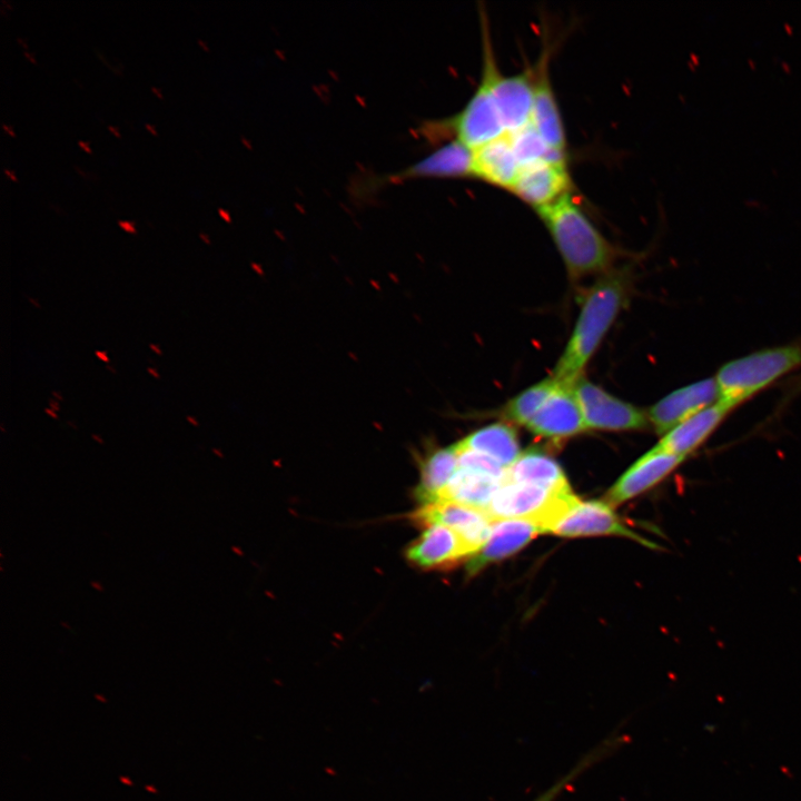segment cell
I'll list each match as a JSON object with an SVG mask.
<instances>
[{
  "mask_svg": "<svg viewBox=\"0 0 801 801\" xmlns=\"http://www.w3.org/2000/svg\"><path fill=\"white\" fill-rule=\"evenodd\" d=\"M627 297L623 275L607 273L586 293L570 339L552 377L573 386L614 323Z\"/></svg>",
  "mask_w": 801,
  "mask_h": 801,
  "instance_id": "6da1fadb",
  "label": "cell"
},
{
  "mask_svg": "<svg viewBox=\"0 0 801 801\" xmlns=\"http://www.w3.org/2000/svg\"><path fill=\"white\" fill-rule=\"evenodd\" d=\"M537 214L572 276L609 273L615 249L571 195Z\"/></svg>",
  "mask_w": 801,
  "mask_h": 801,
  "instance_id": "7a4b0ae2",
  "label": "cell"
},
{
  "mask_svg": "<svg viewBox=\"0 0 801 801\" xmlns=\"http://www.w3.org/2000/svg\"><path fill=\"white\" fill-rule=\"evenodd\" d=\"M801 366V346L765 348L725 363L714 376L719 400L730 408Z\"/></svg>",
  "mask_w": 801,
  "mask_h": 801,
  "instance_id": "3957f363",
  "label": "cell"
},
{
  "mask_svg": "<svg viewBox=\"0 0 801 801\" xmlns=\"http://www.w3.org/2000/svg\"><path fill=\"white\" fill-rule=\"evenodd\" d=\"M578 498L571 490L555 491L542 486L504 481L485 513L493 520H524L536 524L542 533L553 525Z\"/></svg>",
  "mask_w": 801,
  "mask_h": 801,
  "instance_id": "277c9868",
  "label": "cell"
},
{
  "mask_svg": "<svg viewBox=\"0 0 801 801\" xmlns=\"http://www.w3.org/2000/svg\"><path fill=\"white\" fill-rule=\"evenodd\" d=\"M481 20L483 53L481 79L487 83L506 134L510 135L531 122L535 87L534 69L507 76L502 73L495 59L484 10Z\"/></svg>",
  "mask_w": 801,
  "mask_h": 801,
  "instance_id": "5b68a950",
  "label": "cell"
},
{
  "mask_svg": "<svg viewBox=\"0 0 801 801\" xmlns=\"http://www.w3.org/2000/svg\"><path fill=\"white\" fill-rule=\"evenodd\" d=\"M586 429L640 431L649 424L646 413L581 377L573 385Z\"/></svg>",
  "mask_w": 801,
  "mask_h": 801,
  "instance_id": "8992f818",
  "label": "cell"
},
{
  "mask_svg": "<svg viewBox=\"0 0 801 801\" xmlns=\"http://www.w3.org/2000/svg\"><path fill=\"white\" fill-rule=\"evenodd\" d=\"M571 186L565 158H547L522 166L511 191L538 212L571 195Z\"/></svg>",
  "mask_w": 801,
  "mask_h": 801,
  "instance_id": "52a82bcc",
  "label": "cell"
},
{
  "mask_svg": "<svg viewBox=\"0 0 801 801\" xmlns=\"http://www.w3.org/2000/svg\"><path fill=\"white\" fill-rule=\"evenodd\" d=\"M550 533L563 537L617 535L652 546L649 541L629 528L605 501L578 500L553 525Z\"/></svg>",
  "mask_w": 801,
  "mask_h": 801,
  "instance_id": "ba28073f",
  "label": "cell"
},
{
  "mask_svg": "<svg viewBox=\"0 0 801 801\" xmlns=\"http://www.w3.org/2000/svg\"><path fill=\"white\" fill-rule=\"evenodd\" d=\"M413 517L426 526L438 524L453 530L473 554L487 541L494 522L483 511L446 500L422 505Z\"/></svg>",
  "mask_w": 801,
  "mask_h": 801,
  "instance_id": "9c48e42d",
  "label": "cell"
},
{
  "mask_svg": "<svg viewBox=\"0 0 801 801\" xmlns=\"http://www.w3.org/2000/svg\"><path fill=\"white\" fill-rule=\"evenodd\" d=\"M719 388L714 377L705 378L668 394L651 406L647 416L656 433L666 434L678 424L715 404Z\"/></svg>",
  "mask_w": 801,
  "mask_h": 801,
  "instance_id": "30bf717a",
  "label": "cell"
},
{
  "mask_svg": "<svg viewBox=\"0 0 801 801\" xmlns=\"http://www.w3.org/2000/svg\"><path fill=\"white\" fill-rule=\"evenodd\" d=\"M429 178H474L473 149L455 139L445 141L423 159L392 174L386 180L402 182Z\"/></svg>",
  "mask_w": 801,
  "mask_h": 801,
  "instance_id": "8fae6325",
  "label": "cell"
},
{
  "mask_svg": "<svg viewBox=\"0 0 801 801\" xmlns=\"http://www.w3.org/2000/svg\"><path fill=\"white\" fill-rule=\"evenodd\" d=\"M525 427L536 436L557 441L584 432L586 427L573 386L558 383Z\"/></svg>",
  "mask_w": 801,
  "mask_h": 801,
  "instance_id": "7c38bea8",
  "label": "cell"
},
{
  "mask_svg": "<svg viewBox=\"0 0 801 801\" xmlns=\"http://www.w3.org/2000/svg\"><path fill=\"white\" fill-rule=\"evenodd\" d=\"M550 50L544 46L534 66L535 87L531 123L545 144L553 150L565 154L566 136L558 103L550 80Z\"/></svg>",
  "mask_w": 801,
  "mask_h": 801,
  "instance_id": "4fadbf2b",
  "label": "cell"
},
{
  "mask_svg": "<svg viewBox=\"0 0 801 801\" xmlns=\"http://www.w3.org/2000/svg\"><path fill=\"white\" fill-rule=\"evenodd\" d=\"M683 461V457L654 446L616 481L607 492L605 502L613 507L644 493L664 479Z\"/></svg>",
  "mask_w": 801,
  "mask_h": 801,
  "instance_id": "5bb4252c",
  "label": "cell"
},
{
  "mask_svg": "<svg viewBox=\"0 0 801 801\" xmlns=\"http://www.w3.org/2000/svg\"><path fill=\"white\" fill-rule=\"evenodd\" d=\"M541 533V528L530 521H494L485 544L469 556L466 565L467 574L472 576L488 564L511 556Z\"/></svg>",
  "mask_w": 801,
  "mask_h": 801,
  "instance_id": "9a60e30c",
  "label": "cell"
},
{
  "mask_svg": "<svg viewBox=\"0 0 801 801\" xmlns=\"http://www.w3.org/2000/svg\"><path fill=\"white\" fill-rule=\"evenodd\" d=\"M473 552L453 530L433 524L406 551L407 558L421 568L443 567L472 556Z\"/></svg>",
  "mask_w": 801,
  "mask_h": 801,
  "instance_id": "2e32d148",
  "label": "cell"
},
{
  "mask_svg": "<svg viewBox=\"0 0 801 801\" xmlns=\"http://www.w3.org/2000/svg\"><path fill=\"white\" fill-rule=\"evenodd\" d=\"M731 409L718 400L678 424L664 434L655 446L663 452L685 458L709 438Z\"/></svg>",
  "mask_w": 801,
  "mask_h": 801,
  "instance_id": "e0dca14e",
  "label": "cell"
},
{
  "mask_svg": "<svg viewBox=\"0 0 801 801\" xmlns=\"http://www.w3.org/2000/svg\"><path fill=\"white\" fill-rule=\"evenodd\" d=\"M473 154L474 178L511 190L520 172L521 164L508 135L473 149Z\"/></svg>",
  "mask_w": 801,
  "mask_h": 801,
  "instance_id": "ac0fdd59",
  "label": "cell"
},
{
  "mask_svg": "<svg viewBox=\"0 0 801 801\" xmlns=\"http://www.w3.org/2000/svg\"><path fill=\"white\" fill-rule=\"evenodd\" d=\"M462 449L486 455L507 469L521 455L515 429L496 423L482 427L457 442Z\"/></svg>",
  "mask_w": 801,
  "mask_h": 801,
  "instance_id": "d6986e66",
  "label": "cell"
},
{
  "mask_svg": "<svg viewBox=\"0 0 801 801\" xmlns=\"http://www.w3.org/2000/svg\"><path fill=\"white\" fill-rule=\"evenodd\" d=\"M421 476L416 497L422 505L441 500L444 490L458 468L456 444L428 452L419 463Z\"/></svg>",
  "mask_w": 801,
  "mask_h": 801,
  "instance_id": "ffe728a7",
  "label": "cell"
},
{
  "mask_svg": "<svg viewBox=\"0 0 801 801\" xmlns=\"http://www.w3.org/2000/svg\"><path fill=\"white\" fill-rule=\"evenodd\" d=\"M505 481L527 483L555 491L571 490L562 467L551 456L527 451L506 469Z\"/></svg>",
  "mask_w": 801,
  "mask_h": 801,
  "instance_id": "44dd1931",
  "label": "cell"
},
{
  "mask_svg": "<svg viewBox=\"0 0 801 801\" xmlns=\"http://www.w3.org/2000/svg\"><path fill=\"white\" fill-rule=\"evenodd\" d=\"M503 482L476 471L458 467L441 500L456 502L485 512Z\"/></svg>",
  "mask_w": 801,
  "mask_h": 801,
  "instance_id": "7402d4cb",
  "label": "cell"
},
{
  "mask_svg": "<svg viewBox=\"0 0 801 801\" xmlns=\"http://www.w3.org/2000/svg\"><path fill=\"white\" fill-rule=\"evenodd\" d=\"M558 382L552 376L535 384L510 399L503 411V417L516 425L526 426L541 409Z\"/></svg>",
  "mask_w": 801,
  "mask_h": 801,
  "instance_id": "603a6c76",
  "label": "cell"
},
{
  "mask_svg": "<svg viewBox=\"0 0 801 801\" xmlns=\"http://www.w3.org/2000/svg\"><path fill=\"white\" fill-rule=\"evenodd\" d=\"M508 136L521 167L542 159L565 158L564 152L555 151L545 144L531 122Z\"/></svg>",
  "mask_w": 801,
  "mask_h": 801,
  "instance_id": "cb8c5ba5",
  "label": "cell"
},
{
  "mask_svg": "<svg viewBox=\"0 0 801 801\" xmlns=\"http://www.w3.org/2000/svg\"><path fill=\"white\" fill-rule=\"evenodd\" d=\"M620 739L621 738H612L604 741L601 745L592 750L585 758H583L570 772H567L533 801H555L557 797L582 773L609 754L616 746Z\"/></svg>",
  "mask_w": 801,
  "mask_h": 801,
  "instance_id": "d4e9b609",
  "label": "cell"
},
{
  "mask_svg": "<svg viewBox=\"0 0 801 801\" xmlns=\"http://www.w3.org/2000/svg\"><path fill=\"white\" fill-rule=\"evenodd\" d=\"M117 224L123 231H126L128 234H132V235L137 234V229H136L134 221L119 219L117 221Z\"/></svg>",
  "mask_w": 801,
  "mask_h": 801,
  "instance_id": "484cf974",
  "label": "cell"
},
{
  "mask_svg": "<svg viewBox=\"0 0 801 801\" xmlns=\"http://www.w3.org/2000/svg\"><path fill=\"white\" fill-rule=\"evenodd\" d=\"M72 168L75 169V171H76L77 174H79L81 177H83V178H86V179H93V180H97V179H98V176H97L95 172H91V171L85 172V171L82 170V168H80V167L77 166V165H72Z\"/></svg>",
  "mask_w": 801,
  "mask_h": 801,
  "instance_id": "4316f807",
  "label": "cell"
},
{
  "mask_svg": "<svg viewBox=\"0 0 801 801\" xmlns=\"http://www.w3.org/2000/svg\"><path fill=\"white\" fill-rule=\"evenodd\" d=\"M95 356H96L99 360H101V362H103V363H106V364H109V362H110V358H109L108 353H107L106 350L96 349V350H95Z\"/></svg>",
  "mask_w": 801,
  "mask_h": 801,
  "instance_id": "83f0119b",
  "label": "cell"
},
{
  "mask_svg": "<svg viewBox=\"0 0 801 801\" xmlns=\"http://www.w3.org/2000/svg\"><path fill=\"white\" fill-rule=\"evenodd\" d=\"M48 407H50L51 409H53L55 412L58 413V412H60V402H58L53 398H50L48 402Z\"/></svg>",
  "mask_w": 801,
  "mask_h": 801,
  "instance_id": "f1b7e54d",
  "label": "cell"
},
{
  "mask_svg": "<svg viewBox=\"0 0 801 801\" xmlns=\"http://www.w3.org/2000/svg\"><path fill=\"white\" fill-rule=\"evenodd\" d=\"M149 349H150L154 354H156V355H158V356H161V355H162V349H161V347H160L158 344L150 343V344H149Z\"/></svg>",
  "mask_w": 801,
  "mask_h": 801,
  "instance_id": "f546056e",
  "label": "cell"
},
{
  "mask_svg": "<svg viewBox=\"0 0 801 801\" xmlns=\"http://www.w3.org/2000/svg\"><path fill=\"white\" fill-rule=\"evenodd\" d=\"M147 373H148L151 377H154V378H156V379H159V378H160L159 372H158L154 366H148V367H147Z\"/></svg>",
  "mask_w": 801,
  "mask_h": 801,
  "instance_id": "4dcf8cb0",
  "label": "cell"
},
{
  "mask_svg": "<svg viewBox=\"0 0 801 801\" xmlns=\"http://www.w3.org/2000/svg\"><path fill=\"white\" fill-rule=\"evenodd\" d=\"M186 421H187L190 425H192V426H195V427H198V426H199L198 419H197L195 416H192V415H187V416H186Z\"/></svg>",
  "mask_w": 801,
  "mask_h": 801,
  "instance_id": "1f68e13d",
  "label": "cell"
},
{
  "mask_svg": "<svg viewBox=\"0 0 801 801\" xmlns=\"http://www.w3.org/2000/svg\"><path fill=\"white\" fill-rule=\"evenodd\" d=\"M1 128L6 131L7 135L14 137V131L9 125L2 122Z\"/></svg>",
  "mask_w": 801,
  "mask_h": 801,
  "instance_id": "d6a6232c",
  "label": "cell"
},
{
  "mask_svg": "<svg viewBox=\"0 0 801 801\" xmlns=\"http://www.w3.org/2000/svg\"><path fill=\"white\" fill-rule=\"evenodd\" d=\"M44 413H46L49 417H51V418H53V419H58V413L55 412L53 409H51L50 407H46V408H44Z\"/></svg>",
  "mask_w": 801,
  "mask_h": 801,
  "instance_id": "836d02e7",
  "label": "cell"
},
{
  "mask_svg": "<svg viewBox=\"0 0 801 801\" xmlns=\"http://www.w3.org/2000/svg\"><path fill=\"white\" fill-rule=\"evenodd\" d=\"M51 396H52L53 399H56V400H58V402H62V400H63V395H62L59 390H52V392H51Z\"/></svg>",
  "mask_w": 801,
  "mask_h": 801,
  "instance_id": "e575fe53",
  "label": "cell"
},
{
  "mask_svg": "<svg viewBox=\"0 0 801 801\" xmlns=\"http://www.w3.org/2000/svg\"><path fill=\"white\" fill-rule=\"evenodd\" d=\"M22 53H23L24 58H27L30 62H32V63H38L37 60H36V58L31 55L30 51L23 50Z\"/></svg>",
  "mask_w": 801,
  "mask_h": 801,
  "instance_id": "d590c367",
  "label": "cell"
},
{
  "mask_svg": "<svg viewBox=\"0 0 801 801\" xmlns=\"http://www.w3.org/2000/svg\"><path fill=\"white\" fill-rule=\"evenodd\" d=\"M3 174H4V175L7 176V178H9L10 180H12V181H18V179L16 178V176H14V175L12 174V171L9 170L8 168H3Z\"/></svg>",
  "mask_w": 801,
  "mask_h": 801,
  "instance_id": "8d00e7d4",
  "label": "cell"
},
{
  "mask_svg": "<svg viewBox=\"0 0 801 801\" xmlns=\"http://www.w3.org/2000/svg\"><path fill=\"white\" fill-rule=\"evenodd\" d=\"M49 207H50L51 209H55V211H57V212L60 214V215H65V214H66V211L63 210V208L57 206V204H51V202H49Z\"/></svg>",
  "mask_w": 801,
  "mask_h": 801,
  "instance_id": "74e56055",
  "label": "cell"
},
{
  "mask_svg": "<svg viewBox=\"0 0 801 801\" xmlns=\"http://www.w3.org/2000/svg\"><path fill=\"white\" fill-rule=\"evenodd\" d=\"M78 145H79V147H81L86 152H88V154L91 152V151H90V148H89V146H88V144H87L86 141L78 140Z\"/></svg>",
  "mask_w": 801,
  "mask_h": 801,
  "instance_id": "f35d334b",
  "label": "cell"
},
{
  "mask_svg": "<svg viewBox=\"0 0 801 801\" xmlns=\"http://www.w3.org/2000/svg\"><path fill=\"white\" fill-rule=\"evenodd\" d=\"M28 301L36 308H40V301L37 298L28 297Z\"/></svg>",
  "mask_w": 801,
  "mask_h": 801,
  "instance_id": "ab89813d",
  "label": "cell"
},
{
  "mask_svg": "<svg viewBox=\"0 0 801 801\" xmlns=\"http://www.w3.org/2000/svg\"><path fill=\"white\" fill-rule=\"evenodd\" d=\"M198 236L205 244H210L209 237L205 231H200Z\"/></svg>",
  "mask_w": 801,
  "mask_h": 801,
  "instance_id": "60d3db41",
  "label": "cell"
},
{
  "mask_svg": "<svg viewBox=\"0 0 801 801\" xmlns=\"http://www.w3.org/2000/svg\"><path fill=\"white\" fill-rule=\"evenodd\" d=\"M0 2H1V7H3L4 9H7V10L12 9V4L9 0H0Z\"/></svg>",
  "mask_w": 801,
  "mask_h": 801,
  "instance_id": "b9f144b4",
  "label": "cell"
},
{
  "mask_svg": "<svg viewBox=\"0 0 801 801\" xmlns=\"http://www.w3.org/2000/svg\"><path fill=\"white\" fill-rule=\"evenodd\" d=\"M16 40H17V42L23 48V50H28V44L26 43V41H24L21 37L18 36V37L16 38Z\"/></svg>",
  "mask_w": 801,
  "mask_h": 801,
  "instance_id": "7bdbcfd3",
  "label": "cell"
},
{
  "mask_svg": "<svg viewBox=\"0 0 801 801\" xmlns=\"http://www.w3.org/2000/svg\"><path fill=\"white\" fill-rule=\"evenodd\" d=\"M91 438H92L95 442H97L98 444H100V445L103 444L102 437H101L100 435H98V434H91Z\"/></svg>",
  "mask_w": 801,
  "mask_h": 801,
  "instance_id": "ee69618b",
  "label": "cell"
},
{
  "mask_svg": "<svg viewBox=\"0 0 801 801\" xmlns=\"http://www.w3.org/2000/svg\"><path fill=\"white\" fill-rule=\"evenodd\" d=\"M108 130L112 132V135H115L116 137H120L119 130L116 127L108 125Z\"/></svg>",
  "mask_w": 801,
  "mask_h": 801,
  "instance_id": "f6af8a7d",
  "label": "cell"
},
{
  "mask_svg": "<svg viewBox=\"0 0 801 801\" xmlns=\"http://www.w3.org/2000/svg\"><path fill=\"white\" fill-rule=\"evenodd\" d=\"M150 90H151L158 98H162V93H161L160 89H158L157 87L151 86V87H150Z\"/></svg>",
  "mask_w": 801,
  "mask_h": 801,
  "instance_id": "bcb514c9",
  "label": "cell"
},
{
  "mask_svg": "<svg viewBox=\"0 0 801 801\" xmlns=\"http://www.w3.org/2000/svg\"><path fill=\"white\" fill-rule=\"evenodd\" d=\"M145 128H146L149 132H151L154 136L157 135L156 129H155L154 126H151L150 123L146 122V123H145Z\"/></svg>",
  "mask_w": 801,
  "mask_h": 801,
  "instance_id": "7dc6e473",
  "label": "cell"
},
{
  "mask_svg": "<svg viewBox=\"0 0 801 801\" xmlns=\"http://www.w3.org/2000/svg\"><path fill=\"white\" fill-rule=\"evenodd\" d=\"M196 41L204 50H208L207 43L202 39L198 38Z\"/></svg>",
  "mask_w": 801,
  "mask_h": 801,
  "instance_id": "c3c4849f",
  "label": "cell"
},
{
  "mask_svg": "<svg viewBox=\"0 0 801 801\" xmlns=\"http://www.w3.org/2000/svg\"><path fill=\"white\" fill-rule=\"evenodd\" d=\"M91 586L96 590L103 591L102 586L99 583L91 582Z\"/></svg>",
  "mask_w": 801,
  "mask_h": 801,
  "instance_id": "681fc988",
  "label": "cell"
},
{
  "mask_svg": "<svg viewBox=\"0 0 801 801\" xmlns=\"http://www.w3.org/2000/svg\"><path fill=\"white\" fill-rule=\"evenodd\" d=\"M67 425L70 426L73 429H78V425L72 421H67Z\"/></svg>",
  "mask_w": 801,
  "mask_h": 801,
  "instance_id": "f907efd6",
  "label": "cell"
},
{
  "mask_svg": "<svg viewBox=\"0 0 801 801\" xmlns=\"http://www.w3.org/2000/svg\"><path fill=\"white\" fill-rule=\"evenodd\" d=\"M107 370H109L111 374H117L116 368H113L111 365L106 366Z\"/></svg>",
  "mask_w": 801,
  "mask_h": 801,
  "instance_id": "816d5d0a",
  "label": "cell"
},
{
  "mask_svg": "<svg viewBox=\"0 0 801 801\" xmlns=\"http://www.w3.org/2000/svg\"><path fill=\"white\" fill-rule=\"evenodd\" d=\"M0 13H1L3 17H7V16H8L7 12H6V9H4L3 7H0Z\"/></svg>",
  "mask_w": 801,
  "mask_h": 801,
  "instance_id": "f5cc1de1",
  "label": "cell"
},
{
  "mask_svg": "<svg viewBox=\"0 0 801 801\" xmlns=\"http://www.w3.org/2000/svg\"><path fill=\"white\" fill-rule=\"evenodd\" d=\"M72 81H73L75 83H77L79 87L82 86L81 82H80L77 78H75V77L72 78Z\"/></svg>",
  "mask_w": 801,
  "mask_h": 801,
  "instance_id": "db71d44e",
  "label": "cell"
},
{
  "mask_svg": "<svg viewBox=\"0 0 801 801\" xmlns=\"http://www.w3.org/2000/svg\"><path fill=\"white\" fill-rule=\"evenodd\" d=\"M212 452L216 453V455L221 456L217 449L214 448Z\"/></svg>",
  "mask_w": 801,
  "mask_h": 801,
  "instance_id": "11a10c76",
  "label": "cell"
},
{
  "mask_svg": "<svg viewBox=\"0 0 801 801\" xmlns=\"http://www.w3.org/2000/svg\"><path fill=\"white\" fill-rule=\"evenodd\" d=\"M0 427H1V432H2V433H4V432H6V429H4V425H3V424H1V426H0Z\"/></svg>",
  "mask_w": 801,
  "mask_h": 801,
  "instance_id": "9f6ffc18",
  "label": "cell"
}]
</instances>
